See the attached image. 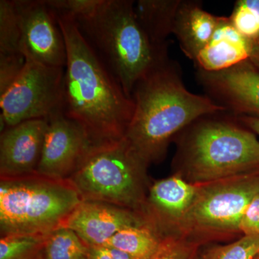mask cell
Segmentation results:
<instances>
[{"mask_svg": "<svg viewBox=\"0 0 259 259\" xmlns=\"http://www.w3.org/2000/svg\"><path fill=\"white\" fill-rule=\"evenodd\" d=\"M131 97L134 113L124 138L148 165L162 161L171 139L194 121L227 110L212 97L189 91L168 58L136 83Z\"/></svg>", "mask_w": 259, "mask_h": 259, "instance_id": "7a4b0ae2", "label": "cell"}, {"mask_svg": "<svg viewBox=\"0 0 259 259\" xmlns=\"http://www.w3.org/2000/svg\"><path fill=\"white\" fill-rule=\"evenodd\" d=\"M251 49L252 42L232 25L228 17L223 16L212 38L194 62L198 70L218 72L248 60Z\"/></svg>", "mask_w": 259, "mask_h": 259, "instance_id": "9a60e30c", "label": "cell"}, {"mask_svg": "<svg viewBox=\"0 0 259 259\" xmlns=\"http://www.w3.org/2000/svg\"><path fill=\"white\" fill-rule=\"evenodd\" d=\"M40 259H89V246L72 230L59 227L46 236Z\"/></svg>", "mask_w": 259, "mask_h": 259, "instance_id": "d6986e66", "label": "cell"}, {"mask_svg": "<svg viewBox=\"0 0 259 259\" xmlns=\"http://www.w3.org/2000/svg\"><path fill=\"white\" fill-rule=\"evenodd\" d=\"M65 68L26 60L23 71L0 95L1 133L25 121L64 114Z\"/></svg>", "mask_w": 259, "mask_h": 259, "instance_id": "ba28073f", "label": "cell"}, {"mask_svg": "<svg viewBox=\"0 0 259 259\" xmlns=\"http://www.w3.org/2000/svg\"><path fill=\"white\" fill-rule=\"evenodd\" d=\"M106 247L109 253H110L113 259H135L131 255H129L128 253H125V252L122 251V250L112 248V247Z\"/></svg>", "mask_w": 259, "mask_h": 259, "instance_id": "4dcf8cb0", "label": "cell"}, {"mask_svg": "<svg viewBox=\"0 0 259 259\" xmlns=\"http://www.w3.org/2000/svg\"><path fill=\"white\" fill-rule=\"evenodd\" d=\"M134 5L130 0H98L90 11L73 18L131 97L136 83L168 58V47H156L148 38Z\"/></svg>", "mask_w": 259, "mask_h": 259, "instance_id": "3957f363", "label": "cell"}, {"mask_svg": "<svg viewBox=\"0 0 259 259\" xmlns=\"http://www.w3.org/2000/svg\"><path fill=\"white\" fill-rule=\"evenodd\" d=\"M199 242L187 237L166 236L161 250L152 259H194Z\"/></svg>", "mask_w": 259, "mask_h": 259, "instance_id": "cb8c5ba5", "label": "cell"}, {"mask_svg": "<svg viewBox=\"0 0 259 259\" xmlns=\"http://www.w3.org/2000/svg\"><path fill=\"white\" fill-rule=\"evenodd\" d=\"M148 166L122 138L95 146L68 181L81 200L114 204L147 216Z\"/></svg>", "mask_w": 259, "mask_h": 259, "instance_id": "5b68a950", "label": "cell"}, {"mask_svg": "<svg viewBox=\"0 0 259 259\" xmlns=\"http://www.w3.org/2000/svg\"><path fill=\"white\" fill-rule=\"evenodd\" d=\"M25 62L26 59L21 53L0 54V95L17 79Z\"/></svg>", "mask_w": 259, "mask_h": 259, "instance_id": "d4e9b609", "label": "cell"}, {"mask_svg": "<svg viewBox=\"0 0 259 259\" xmlns=\"http://www.w3.org/2000/svg\"><path fill=\"white\" fill-rule=\"evenodd\" d=\"M153 223L127 227L116 233L104 246L128 253L135 259H152L161 250L165 237L158 234Z\"/></svg>", "mask_w": 259, "mask_h": 259, "instance_id": "ac0fdd59", "label": "cell"}, {"mask_svg": "<svg viewBox=\"0 0 259 259\" xmlns=\"http://www.w3.org/2000/svg\"><path fill=\"white\" fill-rule=\"evenodd\" d=\"M253 259H259V252H258V254L255 255V256L254 257V258H253Z\"/></svg>", "mask_w": 259, "mask_h": 259, "instance_id": "1f68e13d", "label": "cell"}, {"mask_svg": "<svg viewBox=\"0 0 259 259\" xmlns=\"http://www.w3.org/2000/svg\"><path fill=\"white\" fill-rule=\"evenodd\" d=\"M258 193L259 171L199 184L190 209L176 226L186 234L240 232L245 209Z\"/></svg>", "mask_w": 259, "mask_h": 259, "instance_id": "52a82bcc", "label": "cell"}, {"mask_svg": "<svg viewBox=\"0 0 259 259\" xmlns=\"http://www.w3.org/2000/svg\"><path fill=\"white\" fill-rule=\"evenodd\" d=\"M21 30L20 53L26 60L64 67L66 48L55 15L45 0H13Z\"/></svg>", "mask_w": 259, "mask_h": 259, "instance_id": "9c48e42d", "label": "cell"}, {"mask_svg": "<svg viewBox=\"0 0 259 259\" xmlns=\"http://www.w3.org/2000/svg\"><path fill=\"white\" fill-rule=\"evenodd\" d=\"M48 125L47 120L35 119L7 127L1 133V180L36 174Z\"/></svg>", "mask_w": 259, "mask_h": 259, "instance_id": "4fadbf2b", "label": "cell"}, {"mask_svg": "<svg viewBox=\"0 0 259 259\" xmlns=\"http://www.w3.org/2000/svg\"><path fill=\"white\" fill-rule=\"evenodd\" d=\"M181 0H139L134 10L138 21L153 44L168 47L167 37L173 32L174 23Z\"/></svg>", "mask_w": 259, "mask_h": 259, "instance_id": "e0dca14e", "label": "cell"}, {"mask_svg": "<svg viewBox=\"0 0 259 259\" xmlns=\"http://www.w3.org/2000/svg\"><path fill=\"white\" fill-rule=\"evenodd\" d=\"M54 13L67 56L64 115L83 127L95 146L122 139L134 113L132 97L97 55L74 19Z\"/></svg>", "mask_w": 259, "mask_h": 259, "instance_id": "6da1fadb", "label": "cell"}, {"mask_svg": "<svg viewBox=\"0 0 259 259\" xmlns=\"http://www.w3.org/2000/svg\"><path fill=\"white\" fill-rule=\"evenodd\" d=\"M68 180H55L37 174L2 179L0 231L10 234L46 235L63 226L81 202Z\"/></svg>", "mask_w": 259, "mask_h": 259, "instance_id": "8992f818", "label": "cell"}, {"mask_svg": "<svg viewBox=\"0 0 259 259\" xmlns=\"http://www.w3.org/2000/svg\"><path fill=\"white\" fill-rule=\"evenodd\" d=\"M21 30L13 0H0V54L20 53Z\"/></svg>", "mask_w": 259, "mask_h": 259, "instance_id": "44dd1931", "label": "cell"}, {"mask_svg": "<svg viewBox=\"0 0 259 259\" xmlns=\"http://www.w3.org/2000/svg\"><path fill=\"white\" fill-rule=\"evenodd\" d=\"M55 13L69 15L72 18L85 14L96 5L98 0H45Z\"/></svg>", "mask_w": 259, "mask_h": 259, "instance_id": "484cf974", "label": "cell"}, {"mask_svg": "<svg viewBox=\"0 0 259 259\" xmlns=\"http://www.w3.org/2000/svg\"><path fill=\"white\" fill-rule=\"evenodd\" d=\"M148 223H153L142 213L105 202L82 200L63 226L72 230L90 247L104 246L121 230Z\"/></svg>", "mask_w": 259, "mask_h": 259, "instance_id": "8fae6325", "label": "cell"}, {"mask_svg": "<svg viewBox=\"0 0 259 259\" xmlns=\"http://www.w3.org/2000/svg\"><path fill=\"white\" fill-rule=\"evenodd\" d=\"M228 18L232 25L250 41L259 38V0H238Z\"/></svg>", "mask_w": 259, "mask_h": 259, "instance_id": "603a6c76", "label": "cell"}, {"mask_svg": "<svg viewBox=\"0 0 259 259\" xmlns=\"http://www.w3.org/2000/svg\"><path fill=\"white\" fill-rule=\"evenodd\" d=\"M238 120L259 136V116L238 115Z\"/></svg>", "mask_w": 259, "mask_h": 259, "instance_id": "83f0119b", "label": "cell"}, {"mask_svg": "<svg viewBox=\"0 0 259 259\" xmlns=\"http://www.w3.org/2000/svg\"><path fill=\"white\" fill-rule=\"evenodd\" d=\"M212 98L238 115L259 116V70L249 61L218 72L198 70Z\"/></svg>", "mask_w": 259, "mask_h": 259, "instance_id": "7c38bea8", "label": "cell"}, {"mask_svg": "<svg viewBox=\"0 0 259 259\" xmlns=\"http://www.w3.org/2000/svg\"><path fill=\"white\" fill-rule=\"evenodd\" d=\"M199 187L177 174L157 181L148 190L147 217L157 228L160 223L176 226L190 209Z\"/></svg>", "mask_w": 259, "mask_h": 259, "instance_id": "5bb4252c", "label": "cell"}, {"mask_svg": "<svg viewBox=\"0 0 259 259\" xmlns=\"http://www.w3.org/2000/svg\"><path fill=\"white\" fill-rule=\"evenodd\" d=\"M248 61L259 70V38L252 42L251 52Z\"/></svg>", "mask_w": 259, "mask_h": 259, "instance_id": "f546056e", "label": "cell"}, {"mask_svg": "<svg viewBox=\"0 0 259 259\" xmlns=\"http://www.w3.org/2000/svg\"><path fill=\"white\" fill-rule=\"evenodd\" d=\"M46 235L10 234L0 238V259H40Z\"/></svg>", "mask_w": 259, "mask_h": 259, "instance_id": "ffe728a7", "label": "cell"}, {"mask_svg": "<svg viewBox=\"0 0 259 259\" xmlns=\"http://www.w3.org/2000/svg\"><path fill=\"white\" fill-rule=\"evenodd\" d=\"M207 115L187 128L177 153V175L204 184L259 171V141L232 121Z\"/></svg>", "mask_w": 259, "mask_h": 259, "instance_id": "277c9868", "label": "cell"}, {"mask_svg": "<svg viewBox=\"0 0 259 259\" xmlns=\"http://www.w3.org/2000/svg\"><path fill=\"white\" fill-rule=\"evenodd\" d=\"M89 259H113L105 246L89 247Z\"/></svg>", "mask_w": 259, "mask_h": 259, "instance_id": "f1b7e54d", "label": "cell"}, {"mask_svg": "<svg viewBox=\"0 0 259 259\" xmlns=\"http://www.w3.org/2000/svg\"><path fill=\"white\" fill-rule=\"evenodd\" d=\"M37 175L55 180H68L95 144L87 131L64 114L49 120Z\"/></svg>", "mask_w": 259, "mask_h": 259, "instance_id": "30bf717a", "label": "cell"}, {"mask_svg": "<svg viewBox=\"0 0 259 259\" xmlns=\"http://www.w3.org/2000/svg\"><path fill=\"white\" fill-rule=\"evenodd\" d=\"M259 252V236H243L238 241L199 252L194 259H253Z\"/></svg>", "mask_w": 259, "mask_h": 259, "instance_id": "7402d4cb", "label": "cell"}, {"mask_svg": "<svg viewBox=\"0 0 259 259\" xmlns=\"http://www.w3.org/2000/svg\"><path fill=\"white\" fill-rule=\"evenodd\" d=\"M223 16L204 10L199 1L181 0L172 34L180 42L181 50L194 61L212 38Z\"/></svg>", "mask_w": 259, "mask_h": 259, "instance_id": "2e32d148", "label": "cell"}, {"mask_svg": "<svg viewBox=\"0 0 259 259\" xmlns=\"http://www.w3.org/2000/svg\"><path fill=\"white\" fill-rule=\"evenodd\" d=\"M240 232L244 236H259V193L245 209L240 224Z\"/></svg>", "mask_w": 259, "mask_h": 259, "instance_id": "4316f807", "label": "cell"}]
</instances>
